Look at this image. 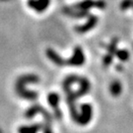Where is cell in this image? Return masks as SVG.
Returning a JSON list of instances; mask_svg holds the SVG:
<instances>
[{
	"label": "cell",
	"mask_w": 133,
	"mask_h": 133,
	"mask_svg": "<svg viewBox=\"0 0 133 133\" xmlns=\"http://www.w3.org/2000/svg\"><path fill=\"white\" fill-rule=\"evenodd\" d=\"M39 82V77L36 74H27V75H23V76L19 77L16 82V86H15V90L16 93L20 96L22 99L28 101H36L38 99V94L37 92H32L26 89V85L27 84H37Z\"/></svg>",
	"instance_id": "obj_1"
},
{
	"label": "cell",
	"mask_w": 133,
	"mask_h": 133,
	"mask_svg": "<svg viewBox=\"0 0 133 133\" xmlns=\"http://www.w3.org/2000/svg\"><path fill=\"white\" fill-rule=\"evenodd\" d=\"M93 117V108L90 104H83L81 105V114H79L78 118L75 121L77 124L85 126L90 123Z\"/></svg>",
	"instance_id": "obj_2"
},
{
	"label": "cell",
	"mask_w": 133,
	"mask_h": 133,
	"mask_svg": "<svg viewBox=\"0 0 133 133\" xmlns=\"http://www.w3.org/2000/svg\"><path fill=\"white\" fill-rule=\"evenodd\" d=\"M85 63V54L83 52V49L80 46H75L73 49L72 56L66 60L67 65L71 66H82Z\"/></svg>",
	"instance_id": "obj_3"
},
{
	"label": "cell",
	"mask_w": 133,
	"mask_h": 133,
	"mask_svg": "<svg viewBox=\"0 0 133 133\" xmlns=\"http://www.w3.org/2000/svg\"><path fill=\"white\" fill-rule=\"evenodd\" d=\"M105 2L104 0H83L82 2H79L75 4L73 7L78 8L81 10H86L88 11L91 8H100L104 9L105 8Z\"/></svg>",
	"instance_id": "obj_4"
},
{
	"label": "cell",
	"mask_w": 133,
	"mask_h": 133,
	"mask_svg": "<svg viewBox=\"0 0 133 133\" xmlns=\"http://www.w3.org/2000/svg\"><path fill=\"white\" fill-rule=\"evenodd\" d=\"M38 114H43L45 121H51L50 114H48V111L43 109V107H41L39 105H32L30 109H27V111L25 112V117H26V118H33L34 116H36Z\"/></svg>",
	"instance_id": "obj_5"
},
{
	"label": "cell",
	"mask_w": 133,
	"mask_h": 133,
	"mask_svg": "<svg viewBox=\"0 0 133 133\" xmlns=\"http://www.w3.org/2000/svg\"><path fill=\"white\" fill-rule=\"evenodd\" d=\"M59 102H60V97L57 93H49L48 95V103L54 110V115L56 118H61L62 117V112L59 109L58 105H59Z\"/></svg>",
	"instance_id": "obj_6"
},
{
	"label": "cell",
	"mask_w": 133,
	"mask_h": 133,
	"mask_svg": "<svg viewBox=\"0 0 133 133\" xmlns=\"http://www.w3.org/2000/svg\"><path fill=\"white\" fill-rule=\"evenodd\" d=\"M49 4L50 0H28V6L37 13H43Z\"/></svg>",
	"instance_id": "obj_7"
},
{
	"label": "cell",
	"mask_w": 133,
	"mask_h": 133,
	"mask_svg": "<svg viewBox=\"0 0 133 133\" xmlns=\"http://www.w3.org/2000/svg\"><path fill=\"white\" fill-rule=\"evenodd\" d=\"M98 20H99L98 17H96L94 15H90L85 24L82 25V26L75 27V31L79 34L87 33V32H89V31H91V30H93V29L95 28L96 25L98 24Z\"/></svg>",
	"instance_id": "obj_8"
},
{
	"label": "cell",
	"mask_w": 133,
	"mask_h": 133,
	"mask_svg": "<svg viewBox=\"0 0 133 133\" xmlns=\"http://www.w3.org/2000/svg\"><path fill=\"white\" fill-rule=\"evenodd\" d=\"M78 84L80 85L79 89H78L76 92H73V95L75 96L76 99L80 98L82 96L86 95L87 93H89V91H90V89H91L90 81L88 80L87 78H85V77H80Z\"/></svg>",
	"instance_id": "obj_9"
},
{
	"label": "cell",
	"mask_w": 133,
	"mask_h": 133,
	"mask_svg": "<svg viewBox=\"0 0 133 133\" xmlns=\"http://www.w3.org/2000/svg\"><path fill=\"white\" fill-rule=\"evenodd\" d=\"M62 12L65 15L73 18H84L86 16H88L89 12L86 10H81L75 7H64L62 9Z\"/></svg>",
	"instance_id": "obj_10"
},
{
	"label": "cell",
	"mask_w": 133,
	"mask_h": 133,
	"mask_svg": "<svg viewBox=\"0 0 133 133\" xmlns=\"http://www.w3.org/2000/svg\"><path fill=\"white\" fill-rule=\"evenodd\" d=\"M45 54H46V56L50 61L58 65V66H63V65L66 64V61L52 48H48L46 51H45Z\"/></svg>",
	"instance_id": "obj_11"
},
{
	"label": "cell",
	"mask_w": 133,
	"mask_h": 133,
	"mask_svg": "<svg viewBox=\"0 0 133 133\" xmlns=\"http://www.w3.org/2000/svg\"><path fill=\"white\" fill-rule=\"evenodd\" d=\"M79 79L80 77H78L77 75H69L67 76L64 81H63V84H62V87H63V90L65 93H68L71 91V86L74 84V83H78L79 82Z\"/></svg>",
	"instance_id": "obj_12"
},
{
	"label": "cell",
	"mask_w": 133,
	"mask_h": 133,
	"mask_svg": "<svg viewBox=\"0 0 133 133\" xmlns=\"http://www.w3.org/2000/svg\"><path fill=\"white\" fill-rule=\"evenodd\" d=\"M42 128H43V124L23 125L18 128V133H38Z\"/></svg>",
	"instance_id": "obj_13"
},
{
	"label": "cell",
	"mask_w": 133,
	"mask_h": 133,
	"mask_svg": "<svg viewBox=\"0 0 133 133\" xmlns=\"http://www.w3.org/2000/svg\"><path fill=\"white\" fill-rule=\"evenodd\" d=\"M122 92V85L118 80H114L109 85V93L112 97H118Z\"/></svg>",
	"instance_id": "obj_14"
},
{
	"label": "cell",
	"mask_w": 133,
	"mask_h": 133,
	"mask_svg": "<svg viewBox=\"0 0 133 133\" xmlns=\"http://www.w3.org/2000/svg\"><path fill=\"white\" fill-rule=\"evenodd\" d=\"M117 43H118V38H114L111 39V42L109 43V44H108L105 48L108 50V52L112 54V55H115V52L117 50Z\"/></svg>",
	"instance_id": "obj_15"
},
{
	"label": "cell",
	"mask_w": 133,
	"mask_h": 133,
	"mask_svg": "<svg viewBox=\"0 0 133 133\" xmlns=\"http://www.w3.org/2000/svg\"><path fill=\"white\" fill-rule=\"evenodd\" d=\"M115 56L118 58L120 61L125 62L127 61L130 57V53L126 49H117L115 52Z\"/></svg>",
	"instance_id": "obj_16"
},
{
	"label": "cell",
	"mask_w": 133,
	"mask_h": 133,
	"mask_svg": "<svg viewBox=\"0 0 133 133\" xmlns=\"http://www.w3.org/2000/svg\"><path fill=\"white\" fill-rule=\"evenodd\" d=\"M112 58H114V55L112 54H110V53H107L104 55L103 57V67L104 68H108V67L111 64V62H112Z\"/></svg>",
	"instance_id": "obj_17"
},
{
	"label": "cell",
	"mask_w": 133,
	"mask_h": 133,
	"mask_svg": "<svg viewBox=\"0 0 133 133\" xmlns=\"http://www.w3.org/2000/svg\"><path fill=\"white\" fill-rule=\"evenodd\" d=\"M133 8V0H122L119 4V9L125 11V10Z\"/></svg>",
	"instance_id": "obj_18"
},
{
	"label": "cell",
	"mask_w": 133,
	"mask_h": 133,
	"mask_svg": "<svg viewBox=\"0 0 133 133\" xmlns=\"http://www.w3.org/2000/svg\"><path fill=\"white\" fill-rule=\"evenodd\" d=\"M43 133H53L51 126H50V121H45V123L43 125Z\"/></svg>",
	"instance_id": "obj_19"
}]
</instances>
